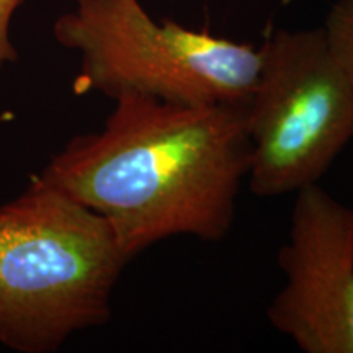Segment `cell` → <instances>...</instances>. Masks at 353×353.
Here are the masks:
<instances>
[{
    "label": "cell",
    "instance_id": "cell-1",
    "mask_svg": "<svg viewBox=\"0 0 353 353\" xmlns=\"http://www.w3.org/2000/svg\"><path fill=\"white\" fill-rule=\"evenodd\" d=\"M113 101L103 128L74 136L39 176L103 216L130 260L174 236L223 241L249 174L245 103Z\"/></svg>",
    "mask_w": 353,
    "mask_h": 353
},
{
    "label": "cell",
    "instance_id": "cell-2",
    "mask_svg": "<svg viewBox=\"0 0 353 353\" xmlns=\"http://www.w3.org/2000/svg\"><path fill=\"white\" fill-rule=\"evenodd\" d=\"M130 262L103 216L33 175L0 205V343L50 353L108 322Z\"/></svg>",
    "mask_w": 353,
    "mask_h": 353
},
{
    "label": "cell",
    "instance_id": "cell-3",
    "mask_svg": "<svg viewBox=\"0 0 353 353\" xmlns=\"http://www.w3.org/2000/svg\"><path fill=\"white\" fill-rule=\"evenodd\" d=\"M52 34L77 51L79 95L125 94L180 103H247L257 81L260 50L154 20L139 0H70Z\"/></svg>",
    "mask_w": 353,
    "mask_h": 353
},
{
    "label": "cell",
    "instance_id": "cell-4",
    "mask_svg": "<svg viewBox=\"0 0 353 353\" xmlns=\"http://www.w3.org/2000/svg\"><path fill=\"white\" fill-rule=\"evenodd\" d=\"M245 120L254 195L280 196L319 182L353 139V81L324 28L278 30L265 41Z\"/></svg>",
    "mask_w": 353,
    "mask_h": 353
},
{
    "label": "cell",
    "instance_id": "cell-5",
    "mask_svg": "<svg viewBox=\"0 0 353 353\" xmlns=\"http://www.w3.org/2000/svg\"><path fill=\"white\" fill-rule=\"evenodd\" d=\"M278 265L273 327L304 353H353V211L317 183L298 190Z\"/></svg>",
    "mask_w": 353,
    "mask_h": 353
},
{
    "label": "cell",
    "instance_id": "cell-6",
    "mask_svg": "<svg viewBox=\"0 0 353 353\" xmlns=\"http://www.w3.org/2000/svg\"><path fill=\"white\" fill-rule=\"evenodd\" d=\"M322 28L329 50L353 81V0H339Z\"/></svg>",
    "mask_w": 353,
    "mask_h": 353
},
{
    "label": "cell",
    "instance_id": "cell-7",
    "mask_svg": "<svg viewBox=\"0 0 353 353\" xmlns=\"http://www.w3.org/2000/svg\"><path fill=\"white\" fill-rule=\"evenodd\" d=\"M23 0H0V69L6 64L15 63L17 50L10 39V23L13 13L21 6Z\"/></svg>",
    "mask_w": 353,
    "mask_h": 353
}]
</instances>
